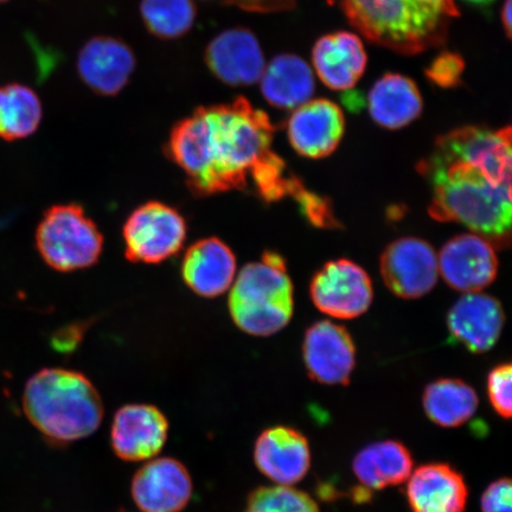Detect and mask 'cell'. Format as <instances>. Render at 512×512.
<instances>
[{
    "label": "cell",
    "instance_id": "cell-1",
    "mask_svg": "<svg viewBox=\"0 0 512 512\" xmlns=\"http://www.w3.org/2000/svg\"><path fill=\"white\" fill-rule=\"evenodd\" d=\"M273 134L268 115L239 98L232 104L197 108L179 121L166 152L196 196L246 190L252 183L267 202L293 196L304 208L315 194L286 176L284 160L272 150Z\"/></svg>",
    "mask_w": 512,
    "mask_h": 512
},
{
    "label": "cell",
    "instance_id": "cell-2",
    "mask_svg": "<svg viewBox=\"0 0 512 512\" xmlns=\"http://www.w3.org/2000/svg\"><path fill=\"white\" fill-rule=\"evenodd\" d=\"M511 128L463 127L438 139L419 171L432 185L430 215L504 245L511 230Z\"/></svg>",
    "mask_w": 512,
    "mask_h": 512
},
{
    "label": "cell",
    "instance_id": "cell-3",
    "mask_svg": "<svg viewBox=\"0 0 512 512\" xmlns=\"http://www.w3.org/2000/svg\"><path fill=\"white\" fill-rule=\"evenodd\" d=\"M23 409L44 437L63 444L91 437L104 419V403L94 384L78 371L61 368L30 377Z\"/></svg>",
    "mask_w": 512,
    "mask_h": 512
},
{
    "label": "cell",
    "instance_id": "cell-4",
    "mask_svg": "<svg viewBox=\"0 0 512 512\" xmlns=\"http://www.w3.org/2000/svg\"><path fill=\"white\" fill-rule=\"evenodd\" d=\"M342 5L368 40L408 55L443 44L459 15L453 0H342Z\"/></svg>",
    "mask_w": 512,
    "mask_h": 512
},
{
    "label": "cell",
    "instance_id": "cell-5",
    "mask_svg": "<svg viewBox=\"0 0 512 512\" xmlns=\"http://www.w3.org/2000/svg\"><path fill=\"white\" fill-rule=\"evenodd\" d=\"M229 293V312L240 330L256 337L278 334L293 316V285L285 260L266 252L242 268Z\"/></svg>",
    "mask_w": 512,
    "mask_h": 512
},
{
    "label": "cell",
    "instance_id": "cell-6",
    "mask_svg": "<svg viewBox=\"0 0 512 512\" xmlns=\"http://www.w3.org/2000/svg\"><path fill=\"white\" fill-rule=\"evenodd\" d=\"M36 247L55 271L74 272L99 261L104 236L79 204H59L49 208L38 223Z\"/></svg>",
    "mask_w": 512,
    "mask_h": 512
},
{
    "label": "cell",
    "instance_id": "cell-7",
    "mask_svg": "<svg viewBox=\"0 0 512 512\" xmlns=\"http://www.w3.org/2000/svg\"><path fill=\"white\" fill-rule=\"evenodd\" d=\"M123 233L128 260L156 265L181 251L187 240L188 226L177 209L150 201L132 211Z\"/></svg>",
    "mask_w": 512,
    "mask_h": 512
},
{
    "label": "cell",
    "instance_id": "cell-8",
    "mask_svg": "<svg viewBox=\"0 0 512 512\" xmlns=\"http://www.w3.org/2000/svg\"><path fill=\"white\" fill-rule=\"evenodd\" d=\"M310 291L317 309L337 319L362 316L374 297L367 272L347 259L326 264L313 278Z\"/></svg>",
    "mask_w": 512,
    "mask_h": 512
},
{
    "label": "cell",
    "instance_id": "cell-9",
    "mask_svg": "<svg viewBox=\"0 0 512 512\" xmlns=\"http://www.w3.org/2000/svg\"><path fill=\"white\" fill-rule=\"evenodd\" d=\"M380 270L384 284L395 296L421 298L437 285L438 256L430 243L402 238L390 243L382 253Z\"/></svg>",
    "mask_w": 512,
    "mask_h": 512
},
{
    "label": "cell",
    "instance_id": "cell-10",
    "mask_svg": "<svg viewBox=\"0 0 512 512\" xmlns=\"http://www.w3.org/2000/svg\"><path fill=\"white\" fill-rule=\"evenodd\" d=\"M439 274L454 290L473 293L494 283L498 259L494 243L476 233L448 241L438 256Z\"/></svg>",
    "mask_w": 512,
    "mask_h": 512
},
{
    "label": "cell",
    "instance_id": "cell-11",
    "mask_svg": "<svg viewBox=\"0 0 512 512\" xmlns=\"http://www.w3.org/2000/svg\"><path fill=\"white\" fill-rule=\"evenodd\" d=\"M303 357L311 379L326 386H347L356 366V348L349 332L329 320L306 331Z\"/></svg>",
    "mask_w": 512,
    "mask_h": 512
},
{
    "label": "cell",
    "instance_id": "cell-12",
    "mask_svg": "<svg viewBox=\"0 0 512 512\" xmlns=\"http://www.w3.org/2000/svg\"><path fill=\"white\" fill-rule=\"evenodd\" d=\"M194 484L187 467L174 458L150 459L134 475L131 494L143 512H181Z\"/></svg>",
    "mask_w": 512,
    "mask_h": 512
},
{
    "label": "cell",
    "instance_id": "cell-13",
    "mask_svg": "<svg viewBox=\"0 0 512 512\" xmlns=\"http://www.w3.org/2000/svg\"><path fill=\"white\" fill-rule=\"evenodd\" d=\"M168 434V419L157 407L134 403L115 413L111 445L115 456L125 462H144L163 450Z\"/></svg>",
    "mask_w": 512,
    "mask_h": 512
},
{
    "label": "cell",
    "instance_id": "cell-14",
    "mask_svg": "<svg viewBox=\"0 0 512 512\" xmlns=\"http://www.w3.org/2000/svg\"><path fill=\"white\" fill-rule=\"evenodd\" d=\"M258 470L283 486H293L306 477L311 467L309 440L296 428L274 426L262 432L254 446Z\"/></svg>",
    "mask_w": 512,
    "mask_h": 512
},
{
    "label": "cell",
    "instance_id": "cell-15",
    "mask_svg": "<svg viewBox=\"0 0 512 512\" xmlns=\"http://www.w3.org/2000/svg\"><path fill=\"white\" fill-rule=\"evenodd\" d=\"M204 57L210 72L232 87L254 85L266 68L258 38L247 29L221 32L208 44Z\"/></svg>",
    "mask_w": 512,
    "mask_h": 512
},
{
    "label": "cell",
    "instance_id": "cell-16",
    "mask_svg": "<svg viewBox=\"0 0 512 512\" xmlns=\"http://www.w3.org/2000/svg\"><path fill=\"white\" fill-rule=\"evenodd\" d=\"M344 128V114L335 102L310 100L294 110L287 123V136L300 156L319 159L335 152Z\"/></svg>",
    "mask_w": 512,
    "mask_h": 512
},
{
    "label": "cell",
    "instance_id": "cell-17",
    "mask_svg": "<svg viewBox=\"0 0 512 512\" xmlns=\"http://www.w3.org/2000/svg\"><path fill=\"white\" fill-rule=\"evenodd\" d=\"M136 64V56L125 42L99 36L82 47L76 66L81 80L94 93L115 96L127 86Z\"/></svg>",
    "mask_w": 512,
    "mask_h": 512
},
{
    "label": "cell",
    "instance_id": "cell-18",
    "mask_svg": "<svg viewBox=\"0 0 512 512\" xmlns=\"http://www.w3.org/2000/svg\"><path fill=\"white\" fill-rule=\"evenodd\" d=\"M504 322L501 303L478 292L465 294L447 316V328L454 341L473 354H483L495 347Z\"/></svg>",
    "mask_w": 512,
    "mask_h": 512
},
{
    "label": "cell",
    "instance_id": "cell-19",
    "mask_svg": "<svg viewBox=\"0 0 512 512\" xmlns=\"http://www.w3.org/2000/svg\"><path fill=\"white\" fill-rule=\"evenodd\" d=\"M406 495L412 512H465L469 488L457 469L446 463H430L413 470Z\"/></svg>",
    "mask_w": 512,
    "mask_h": 512
},
{
    "label": "cell",
    "instance_id": "cell-20",
    "mask_svg": "<svg viewBox=\"0 0 512 512\" xmlns=\"http://www.w3.org/2000/svg\"><path fill=\"white\" fill-rule=\"evenodd\" d=\"M235 254L226 243L207 238L194 243L182 261L184 283L198 296L216 298L232 287L236 277Z\"/></svg>",
    "mask_w": 512,
    "mask_h": 512
},
{
    "label": "cell",
    "instance_id": "cell-21",
    "mask_svg": "<svg viewBox=\"0 0 512 512\" xmlns=\"http://www.w3.org/2000/svg\"><path fill=\"white\" fill-rule=\"evenodd\" d=\"M312 61L325 86L348 91L362 78L367 54L360 37L343 31L320 38L312 50Z\"/></svg>",
    "mask_w": 512,
    "mask_h": 512
},
{
    "label": "cell",
    "instance_id": "cell-22",
    "mask_svg": "<svg viewBox=\"0 0 512 512\" xmlns=\"http://www.w3.org/2000/svg\"><path fill=\"white\" fill-rule=\"evenodd\" d=\"M413 457L398 440H381L363 447L352 460V471L367 491L406 483L413 472Z\"/></svg>",
    "mask_w": 512,
    "mask_h": 512
},
{
    "label": "cell",
    "instance_id": "cell-23",
    "mask_svg": "<svg viewBox=\"0 0 512 512\" xmlns=\"http://www.w3.org/2000/svg\"><path fill=\"white\" fill-rule=\"evenodd\" d=\"M260 82L268 104L283 110H296L306 104L316 89L315 75L309 64L290 54L274 57Z\"/></svg>",
    "mask_w": 512,
    "mask_h": 512
},
{
    "label": "cell",
    "instance_id": "cell-24",
    "mask_svg": "<svg viewBox=\"0 0 512 512\" xmlns=\"http://www.w3.org/2000/svg\"><path fill=\"white\" fill-rule=\"evenodd\" d=\"M371 118L388 130H399L419 117L424 107L415 83L399 74L384 75L368 96Z\"/></svg>",
    "mask_w": 512,
    "mask_h": 512
},
{
    "label": "cell",
    "instance_id": "cell-25",
    "mask_svg": "<svg viewBox=\"0 0 512 512\" xmlns=\"http://www.w3.org/2000/svg\"><path fill=\"white\" fill-rule=\"evenodd\" d=\"M479 398L470 384L457 379L434 381L422 395L427 418L444 428H457L477 413Z\"/></svg>",
    "mask_w": 512,
    "mask_h": 512
},
{
    "label": "cell",
    "instance_id": "cell-26",
    "mask_svg": "<svg viewBox=\"0 0 512 512\" xmlns=\"http://www.w3.org/2000/svg\"><path fill=\"white\" fill-rule=\"evenodd\" d=\"M42 102L35 91L19 83L0 87V138L6 142L32 136L41 125Z\"/></svg>",
    "mask_w": 512,
    "mask_h": 512
},
{
    "label": "cell",
    "instance_id": "cell-27",
    "mask_svg": "<svg viewBox=\"0 0 512 512\" xmlns=\"http://www.w3.org/2000/svg\"><path fill=\"white\" fill-rule=\"evenodd\" d=\"M140 14L147 30L160 40H177L194 27V0H142Z\"/></svg>",
    "mask_w": 512,
    "mask_h": 512
},
{
    "label": "cell",
    "instance_id": "cell-28",
    "mask_svg": "<svg viewBox=\"0 0 512 512\" xmlns=\"http://www.w3.org/2000/svg\"><path fill=\"white\" fill-rule=\"evenodd\" d=\"M246 512H320L315 499L293 486H262L248 497Z\"/></svg>",
    "mask_w": 512,
    "mask_h": 512
},
{
    "label": "cell",
    "instance_id": "cell-29",
    "mask_svg": "<svg viewBox=\"0 0 512 512\" xmlns=\"http://www.w3.org/2000/svg\"><path fill=\"white\" fill-rule=\"evenodd\" d=\"M511 375V364L507 363L492 369L488 376L489 401L495 412L505 420L512 415Z\"/></svg>",
    "mask_w": 512,
    "mask_h": 512
},
{
    "label": "cell",
    "instance_id": "cell-30",
    "mask_svg": "<svg viewBox=\"0 0 512 512\" xmlns=\"http://www.w3.org/2000/svg\"><path fill=\"white\" fill-rule=\"evenodd\" d=\"M464 69V62L459 56L445 53L428 68L427 75L441 87L456 86Z\"/></svg>",
    "mask_w": 512,
    "mask_h": 512
},
{
    "label": "cell",
    "instance_id": "cell-31",
    "mask_svg": "<svg viewBox=\"0 0 512 512\" xmlns=\"http://www.w3.org/2000/svg\"><path fill=\"white\" fill-rule=\"evenodd\" d=\"M482 512H512L511 480L501 478L491 483L480 498Z\"/></svg>",
    "mask_w": 512,
    "mask_h": 512
},
{
    "label": "cell",
    "instance_id": "cell-32",
    "mask_svg": "<svg viewBox=\"0 0 512 512\" xmlns=\"http://www.w3.org/2000/svg\"><path fill=\"white\" fill-rule=\"evenodd\" d=\"M234 3L243 6L246 9H264L273 4V0H233Z\"/></svg>",
    "mask_w": 512,
    "mask_h": 512
},
{
    "label": "cell",
    "instance_id": "cell-33",
    "mask_svg": "<svg viewBox=\"0 0 512 512\" xmlns=\"http://www.w3.org/2000/svg\"><path fill=\"white\" fill-rule=\"evenodd\" d=\"M512 0H507L503 6L502 21L505 31L511 37V24H512Z\"/></svg>",
    "mask_w": 512,
    "mask_h": 512
},
{
    "label": "cell",
    "instance_id": "cell-34",
    "mask_svg": "<svg viewBox=\"0 0 512 512\" xmlns=\"http://www.w3.org/2000/svg\"><path fill=\"white\" fill-rule=\"evenodd\" d=\"M465 2L472 3V4L483 5V4L491 3L492 0H465Z\"/></svg>",
    "mask_w": 512,
    "mask_h": 512
},
{
    "label": "cell",
    "instance_id": "cell-35",
    "mask_svg": "<svg viewBox=\"0 0 512 512\" xmlns=\"http://www.w3.org/2000/svg\"><path fill=\"white\" fill-rule=\"evenodd\" d=\"M8 2V0H0V4Z\"/></svg>",
    "mask_w": 512,
    "mask_h": 512
},
{
    "label": "cell",
    "instance_id": "cell-36",
    "mask_svg": "<svg viewBox=\"0 0 512 512\" xmlns=\"http://www.w3.org/2000/svg\"><path fill=\"white\" fill-rule=\"evenodd\" d=\"M121 512H125V511H121Z\"/></svg>",
    "mask_w": 512,
    "mask_h": 512
}]
</instances>
